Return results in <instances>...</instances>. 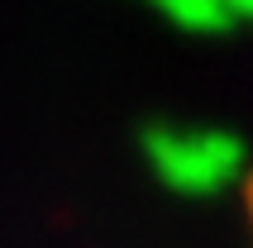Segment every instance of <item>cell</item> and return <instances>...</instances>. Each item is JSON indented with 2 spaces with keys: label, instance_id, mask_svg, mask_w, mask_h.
I'll use <instances>...</instances> for the list:
<instances>
[{
  "label": "cell",
  "instance_id": "1",
  "mask_svg": "<svg viewBox=\"0 0 253 248\" xmlns=\"http://www.w3.org/2000/svg\"><path fill=\"white\" fill-rule=\"evenodd\" d=\"M244 215H249V229H253V177L244 181Z\"/></svg>",
  "mask_w": 253,
  "mask_h": 248
}]
</instances>
